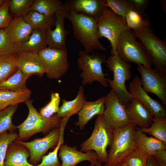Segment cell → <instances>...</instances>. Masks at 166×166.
I'll list each match as a JSON object with an SVG mask.
<instances>
[{
  "mask_svg": "<svg viewBox=\"0 0 166 166\" xmlns=\"http://www.w3.org/2000/svg\"><path fill=\"white\" fill-rule=\"evenodd\" d=\"M66 18L71 22L74 36L86 52L91 53L106 50L99 41L101 38L97 27L96 19L67 9Z\"/></svg>",
  "mask_w": 166,
  "mask_h": 166,
  "instance_id": "cell-1",
  "label": "cell"
},
{
  "mask_svg": "<svg viewBox=\"0 0 166 166\" xmlns=\"http://www.w3.org/2000/svg\"><path fill=\"white\" fill-rule=\"evenodd\" d=\"M33 102V100H29L25 103L29 113L24 122L16 126L19 132L17 140H26L37 133L46 132L61 126V118L58 117L56 114L49 118L43 117L34 107Z\"/></svg>",
  "mask_w": 166,
  "mask_h": 166,
  "instance_id": "cell-2",
  "label": "cell"
},
{
  "mask_svg": "<svg viewBox=\"0 0 166 166\" xmlns=\"http://www.w3.org/2000/svg\"><path fill=\"white\" fill-rule=\"evenodd\" d=\"M77 63L79 69L82 70L80 77L82 85H91L95 81L99 82L104 88L109 84L103 71L102 65L106 62L105 55L99 51L88 53L84 50H80Z\"/></svg>",
  "mask_w": 166,
  "mask_h": 166,
  "instance_id": "cell-3",
  "label": "cell"
},
{
  "mask_svg": "<svg viewBox=\"0 0 166 166\" xmlns=\"http://www.w3.org/2000/svg\"><path fill=\"white\" fill-rule=\"evenodd\" d=\"M105 62L107 66L113 74V80L107 78V80L124 107L132 99L125 85L126 81L132 77L131 65L121 59L117 51L114 54H111Z\"/></svg>",
  "mask_w": 166,
  "mask_h": 166,
  "instance_id": "cell-4",
  "label": "cell"
},
{
  "mask_svg": "<svg viewBox=\"0 0 166 166\" xmlns=\"http://www.w3.org/2000/svg\"><path fill=\"white\" fill-rule=\"evenodd\" d=\"M116 51L120 59L124 62L152 68V62L144 47L131 30L128 29L120 35Z\"/></svg>",
  "mask_w": 166,
  "mask_h": 166,
  "instance_id": "cell-5",
  "label": "cell"
},
{
  "mask_svg": "<svg viewBox=\"0 0 166 166\" xmlns=\"http://www.w3.org/2000/svg\"><path fill=\"white\" fill-rule=\"evenodd\" d=\"M113 139V130L105 123L103 115H98L92 134L80 145L81 151L83 152L94 151L98 161L105 163L108 156L107 148L108 146L110 147Z\"/></svg>",
  "mask_w": 166,
  "mask_h": 166,
  "instance_id": "cell-6",
  "label": "cell"
},
{
  "mask_svg": "<svg viewBox=\"0 0 166 166\" xmlns=\"http://www.w3.org/2000/svg\"><path fill=\"white\" fill-rule=\"evenodd\" d=\"M135 126L131 123L124 128L113 131V139L103 166H115L132 151L138 148L134 139Z\"/></svg>",
  "mask_w": 166,
  "mask_h": 166,
  "instance_id": "cell-7",
  "label": "cell"
},
{
  "mask_svg": "<svg viewBox=\"0 0 166 166\" xmlns=\"http://www.w3.org/2000/svg\"><path fill=\"white\" fill-rule=\"evenodd\" d=\"M144 47L155 68L166 73V42L153 32L150 26L132 30Z\"/></svg>",
  "mask_w": 166,
  "mask_h": 166,
  "instance_id": "cell-8",
  "label": "cell"
},
{
  "mask_svg": "<svg viewBox=\"0 0 166 166\" xmlns=\"http://www.w3.org/2000/svg\"><path fill=\"white\" fill-rule=\"evenodd\" d=\"M97 19V27L101 39L104 37L109 41L111 54H114L120 36L128 29L125 19L107 7Z\"/></svg>",
  "mask_w": 166,
  "mask_h": 166,
  "instance_id": "cell-9",
  "label": "cell"
},
{
  "mask_svg": "<svg viewBox=\"0 0 166 166\" xmlns=\"http://www.w3.org/2000/svg\"><path fill=\"white\" fill-rule=\"evenodd\" d=\"M38 53L48 78L58 79L66 73L69 67L67 51L47 47Z\"/></svg>",
  "mask_w": 166,
  "mask_h": 166,
  "instance_id": "cell-10",
  "label": "cell"
},
{
  "mask_svg": "<svg viewBox=\"0 0 166 166\" xmlns=\"http://www.w3.org/2000/svg\"><path fill=\"white\" fill-rule=\"evenodd\" d=\"M63 134L64 131L60 127L52 129L43 138H35L30 142L15 140L28 149L30 154L29 162L34 166L38 164L49 149L56 147L61 139L64 140Z\"/></svg>",
  "mask_w": 166,
  "mask_h": 166,
  "instance_id": "cell-11",
  "label": "cell"
},
{
  "mask_svg": "<svg viewBox=\"0 0 166 166\" xmlns=\"http://www.w3.org/2000/svg\"><path fill=\"white\" fill-rule=\"evenodd\" d=\"M138 71L141 75V84L147 93L156 95L166 106V73L155 68H148L138 65Z\"/></svg>",
  "mask_w": 166,
  "mask_h": 166,
  "instance_id": "cell-12",
  "label": "cell"
},
{
  "mask_svg": "<svg viewBox=\"0 0 166 166\" xmlns=\"http://www.w3.org/2000/svg\"><path fill=\"white\" fill-rule=\"evenodd\" d=\"M105 105L103 114L104 120L113 131L123 128L130 124L124 107L112 89L105 97Z\"/></svg>",
  "mask_w": 166,
  "mask_h": 166,
  "instance_id": "cell-13",
  "label": "cell"
},
{
  "mask_svg": "<svg viewBox=\"0 0 166 166\" xmlns=\"http://www.w3.org/2000/svg\"><path fill=\"white\" fill-rule=\"evenodd\" d=\"M129 89L128 92L132 98H136L141 102L153 117H166L164 106L159 101L152 98L144 91L139 77L136 76L130 82Z\"/></svg>",
  "mask_w": 166,
  "mask_h": 166,
  "instance_id": "cell-14",
  "label": "cell"
},
{
  "mask_svg": "<svg viewBox=\"0 0 166 166\" xmlns=\"http://www.w3.org/2000/svg\"><path fill=\"white\" fill-rule=\"evenodd\" d=\"M66 12L67 8L63 3L62 8L55 13V27L53 30L50 29L46 31L48 47L67 51V33L65 26Z\"/></svg>",
  "mask_w": 166,
  "mask_h": 166,
  "instance_id": "cell-15",
  "label": "cell"
},
{
  "mask_svg": "<svg viewBox=\"0 0 166 166\" xmlns=\"http://www.w3.org/2000/svg\"><path fill=\"white\" fill-rule=\"evenodd\" d=\"M59 157L62 161L61 166H75L81 161H89L91 165L95 166L99 161L96 153L93 150L85 152L79 151L77 147L69 146L62 144L59 148Z\"/></svg>",
  "mask_w": 166,
  "mask_h": 166,
  "instance_id": "cell-16",
  "label": "cell"
},
{
  "mask_svg": "<svg viewBox=\"0 0 166 166\" xmlns=\"http://www.w3.org/2000/svg\"><path fill=\"white\" fill-rule=\"evenodd\" d=\"M130 123L140 128H148L153 117L146 107L137 99L132 98L124 107Z\"/></svg>",
  "mask_w": 166,
  "mask_h": 166,
  "instance_id": "cell-17",
  "label": "cell"
},
{
  "mask_svg": "<svg viewBox=\"0 0 166 166\" xmlns=\"http://www.w3.org/2000/svg\"><path fill=\"white\" fill-rule=\"evenodd\" d=\"M16 54L18 68L24 73L41 77L45 73L38 53L17 51Z\"/></svg>",
  "mask_w": 166,
  "mask_h": 166,
  "instance_id": "cell-18",
  "label": "cell"
},
{
  "mask_svg": "<svg viewBox=\"0 0 166 166\" xmlns=\"http://www.w3.org/2000/svg\"><path fill=\"white\" fill-rule=\"evenodd\" d=\"M105 2V0H69L64 4L68 10L97 19L106 7Z\"/></svg>",
  "mask_w": 166,
  "mask_h": 166,
  "instance_id": "cell-19",
  "label": "cell"
},
{
  "mask_svg": "<svg viewBox=\"0 0 166 166\" xmlns=\"http://www.w3.org/2000/svg\"><path fill=\"white\" fill-rule=\"evenodd\" d=\"M4 29L8 38L14 45L26 41L34 31L23 17L13 18Z\"/></svg>",
  "mask_w": 166,
  "mask_h": 166,
  "instance_id": "cell-20",
  "label": "cell"
},
{
  "mask_svg": "<svg viewBox=\"0 0 166 166\" xmlns=\"http://www.w3.org/2000/svg\"><path fill=\"white\" fill-rule=\"evenodd\" d=\"M30 156L28 149L15 140L8 146L4 166H34L28 160Z\"/></svg>",
  "mask_w": 166,
  "mask_h": 166,
  "instance_id": "cell-21",
  "label": "cell"
},
{
  "mask_svg": "<svg viewBox=\"0 0 166 166\" xmlns=\"http://www.w3.org/2000/svg\"><path fill=\"white\" fill-rule=\"evenodd\" d=\"M86 101L84 87L82 85L79 87L77 94L74 99L67 101L63 99L62 105L56 113L58 117L61 118L62 123L66 124L71 116L78 114Z\"/></svg>",
  "mask_w": 166,
  "mask_h": 166,
  "instance_id": "cell-22",
  "label": "cell"
},
{
  "mask_svg": "<svg viewBox=\"0 0 166 166\" xmlns=\"http://www.w3.org/2000/svg\"><path fill=\"white\" fill-rule=\"evenodd\" d=\"M105 97L99 98L94 101H86L83 107L79 112L78 121L76 125L81 130L93 117L96 115H103L105 109Z\"/></svg>",
  "mask_w": 166,
  "mask_h": 166,
  "instance_id": "cell-23",
  "label": "cell"
},
{
  "mask_svg": "<svg viewBox=\"0 0 166 166\" xmlns=\"http://www.w3.org/2000/svg\"><path fill=\"white\" fill-rule=\"evenodd\" d=\"M46 31L41 30H34L26 41L14 45L16 52L23 51L38 53L47 47Z\"/></svg>",
  "mask_w": 166,
  "mask_h": 166,
  "instance_id": "cell-24",
  "label": "cell"
},
{
  "mask_svg": "<svg viewBox=\"0 0 166 166\" xmlns=\"http://www.w3.org/2000/svg\"><path fill=\"white\" fill-rule=\"evenodd\" d=\"M134 137L138 148L145 152L150 156L156 151L166 149V144L153 137L147 136L137 126L135 127Z\"/></svg>",
  "mask_w": 166,
  "mask_h": 166,
  "instance_id": "cell-25",
  "label": "cell"
},
{
  "mask_svg": "<svg viewBox=\"0 0 166 166\" xmlns=\"http://www.w3.org/2000/svg\"><path fill=\"white\" fill-rule=\"evenodd\" d=\"M31 93V91L28 88L17 92L0 90V111L10 105L25 103L29 100Z\"/></svg>",
  "mask_w": 166,
  "mask_h": 166,
  "instance_id": "cell-26",
  "label": "cell"
},
{
  "mask_svg": "<svg viewBox=\"0 0 166 166\" xmlns=\"http://www.w3.org/2000/svg\"><path fill=\"white\" fill-rule=\"evenodd\" d=\"M33 30L47 31L54 26L55 15L48 16L31 10L23 17Z\"/></svg>",
  "mask_w": 166,
  "mask_h": 166,
  "instance_id": "cell-27",
  "label": "cell"
},
{
  "mask_svg": "<svg viewBox=\"0 0 166 166\" xmlns=\"http://www.w3.org/2000/svg\"><path fill=\"white\" fill-rule=\"evenodd\" d=\"M30 76L18 69L12 75L0 84V90L7 89L14 92L24 90L28 89L26 82Z\"/></svg>",
  "mask_w": 166,
  "mask_h": 166,
  "instance_id": "cell-28",
  "label": "cell"
},
{
  "mask_svg": "<svg viewBox=\"0 0 166 166\" xmlns=\"http://www.w3.org/2000/svg\"><path fill=\"white\" fill-rule=\"evenodd\" d=\"M63 6V3L59 0H34L31 10L52 16Z\"/></svg>",
  "mask_w": 166,
  "mask_h": 166,
  "instance_id": "cell-29",
  "label": "cell"
},
{
  "mask_svg": "<svg viewBox=\"0 0 166 166\" xmlns=\"http://www.w3.org/2000/svg\"><path fill=\"white\" fill-rule=\"evenodd\" d=\"M140 129L144 133L151 135L166 144V117H154L149 127Z\"/></svg>",
  "mask_w": 166,
  "mask_h": 166,
  "instance_id": "cell-30",
  "label": "cell"
},
{
  "mask_svg": "<svg viewBox=\"0 0 166 166\" xmlns=\"http://www.w3.org/2000/svg\"><path fill=\"white\" fill-rule=\"evenodd\" d=\"M18 104L9 106L0 111V133L8 131L13 133L17 130L12 122V117L18 108Z\"/></svg>",
  "mask_w": 166,
  "mask_h": 166,
  "instance_id": "cell-31",
  "label": "cell"
},
{
  "mask_svg": "<svg viewBox=\"0 0 166 166\" xmlns=\"http://www.w3.org/2000/svg\"><path fill=\"white\" fill-rule=\"evenodd\" d=\"M18 69L16 53L0 57V84L12 75Z\"/></svg>",
  "mask_w": 166,
  "mask_h": 166,
  "instance_id": "cell-32",
  "label": "cell"
},
{
  "mask_svg": "<svg viewBox=\"0 0 166 166\" xmlns=\"http://www.w3.org/2000/svg\"><path fill=\"white\" fill-rule=\"evenodd\" d=\"M140 10L139 9H131L126 13L124 19L129 29L136 30L150 26V21L143 18Z\"/></svg>",
  "mask_w": 166,
  "mask_h": 166,
  "instance_id": "cell-33",
  "label": "cell"
},
{
  "mask_svg": "<svg viewBox=\"0 0 166 166\" xmlns=\"http://www.w3.org/2000/svg\"><path fill=\"white\" fill-rule=\"evenodd\" d=\"M34 0H10L9 12L13 18L24 17L31 10Z\"/></svg>",
  "mask_w": 166,
  "mask_h": 166,
  "instance_id": "cell-34",
  "label": "cell"
},
{
  "mask_svg": "<svg viewBox=\"0 0 166 166\" xmlns=\"http://www.w3.org/2000/svg\"><path fill=\"white\" fill-rule=\"evenodd\" d=\"M150 156L145 152L138 148L130 152L122 161L128 166H146Z\"/></svg>",
  "mask_w": 166,
  "mask_h": 166,
  "instance_id": "cell-35",
  "label": "cell"
},
{
  "mask_svg": "<svg viewBox=\"0 0 166 166\" xmlns=\"http://www.w3.org/2000/svg\"><path fill=\"white\" fill-rule=\"evenodd\" d=\"M104 5L124 19L129 10L139 9L132 4L128 0H105Z\"/></svg>",
  "mask_w": 166,
  "mask_h": 166,
  "instance_id": "cell-36",
  "label": "cell"
},
{
  "mask_svg": "<svg viewBox=\"0 0 166 166\" xmlns=\"http://www.w3.org/2000/svg\"><path fill=\"white\" fill-rule=\"evenodd\" d=\"M61 98L57 92L53 91L51 94L50 101L40 109L39 113L43 117L49 118L56 114L59 110Z\"/></svg>",
  "mask_w": 166,
  "mask_h": 166,
  "instance_id": "cell-37",
  "label": "cell"
},
{
  "mask_svg": "<svg viewBox=\"0 0 166 166\" xmlns=\"http://www.w3.org/2000/svg\"><path fill=\"white\" fill-rule=\"evenodd\" d=\"M17 137L18 134L15 132L10 133L5 131L0 133V166H4L8 146Z\"/></svg>",
  "mask_w": 166,
  "mask_h": 166,
  "instance_id": "cell-38",
  "label": "cell"
},
{
  "mask_svg": "<svg viewBox=\"0 0 166 166\" xmlns=\"http://www.w3.org/2000/svg\"><path fill=\"white\" fill-rule=\"evenodd\" d=\"M14 45L7 37L4 29L0 30V57L16 53Z\"/></svg>",
  "mask_w": 166,
  "mask_h": 166,
  "instance_id": "cell-39",
  "label": "cell"
},
{
  "mask_svg": "<svg viewBox=\"0 0 166 166\" xmlns=\"http://www.w3.org/2000/svg\"><path fill=\"white\" fill-rule=\"evenodd\" d=\"M64 142L60 140L53 151L48 155L43 156L41 163L37 166H61V164L58 159L57 153L61 145Z\"/></svg>",
  "mask_w": 166,
  "mask_h": 166,
  "instance_id": "cell-40",
  "label": "cell"
},
{
  "mask_svg": "<svg viewBox=\"0 0 166 166\" xmlns=\"http://www.w3.org/2000/svg\"><path fill=\"white\" fill-rule=\"evenodd\" d=\"M10 0H6L0 7V30L6 27L13 18L9 12Z\"/></svg>",
  "mask_w": 166,
  "mask_h": 166,
  "instance_id": "cell-41",
  "label": "cell"
},
{
  "mask_svg": "<svg viewBox=\"0 0 166 166\" xmlns=\"http://www.w3.org/2000/svg\"><path fill=\"white\" fill-rule=\"evenodd\" d=\"M157 162L166 164V150L162 149L156 151L151 155Z\"/></svg>",
  "mask_w": 166,
  "mask_h": 166,
  "instance_id": "cell-42",
  "label": "cell"
},
{
  "mask_svg": "<svg viewBox=\"0 0 166 166\" xmlns=\"http://www.w3.org/2000/svg\"><path fill=\"white\" fill-rule=\"evenodd\" d=\"M128 1L135 6L140 9H145L148 4L147 0H128Z\"/></svg>",
  "mask_w": 166,
  "mask_h": 166,
  "instance_id": "cell-43",
  "label": "cell"
},
{
  "mask_svg": "<svg viewBox=\"0 0 166 166\" xmlns=\"http://www.w3.org/2000/svg\"><path fill=\"white\" fill-rule=\"evenodd\" d=\"M146 166H158L156 161L153 156H150L149 157Z\"/></svg>",
  "mask_w": 166,
  "mask_h": 166,
  "instance_id": "cell-44",
  "label": "cell"
},
{
  "mask_svg": "<svg viewBox=\"0 0 166 166\" xmlns=\"http://www.w3.org/2000/svg\"><path fill=\"white\" fill-rule=\"evenodd\" d=\"M115 166H128L124 162L122 161L121 163L117 164Z\"/></svg>",
  "mask_w": 166,
  "mask_h": 166,
  "instance_id": "cell-45",
  "label": "cell"
},
{
  "mask_svg": "<svg viewBox=\"0 0 166 166\" xmlns=\"http://www.w3.org/2000/svg\"><path fill=\"white\" fill-rule=\"evenodd\" d=\"M157 163L158 164V166H166V164L157 162Z\"/></svg>",
  "mask_w": 166,
  "mask_h": 166,
  "instance_id": "cell-46",
  "label": "cell"
},
{
  "mask_svg": "<svg viewBox=\"0 0 166 166\" xmlns=\"http://www.w3.org/2000/svg\"><path fill=\"white\" fill-rule=\"evenodd\" d=\"M6 0H0V7L5 2Z\"/></svg>",
  "mask_w": 166,
  "mask_h": 166,
  "instance_id": "cell-47",
  "label": "cell"
},
{
  "mask_svg": "<svg viewBox=\"0 0 166 166\" xmlns=\"http://www.w3.org/2000/svg\"><path fill=\"white\" fill-rule=\"evenodd\" d=\"M101 163L100 162L98 161L97 163L95 165V166H102Z\"/></svg>",
  "mask_w": 166,
  "mask_h": 166,
  "instance_id": "cell-48",
  "label": "cell"
},
{
  "mask_svg": "<svg viewBox=\"0 0 166 166\" xmlns=\"http://www.w3.org/2000/svg\"><path fill=\"white\" fill-rule=\"evenodd\" d=\"M84 166H94V165H93L90 164V165H85Z\"/></svg>",
  "mask_w": 166,
  "mask_h": 166,
  "instance_id": "cell-49",
  "label": "cell"
}]
</instances>
